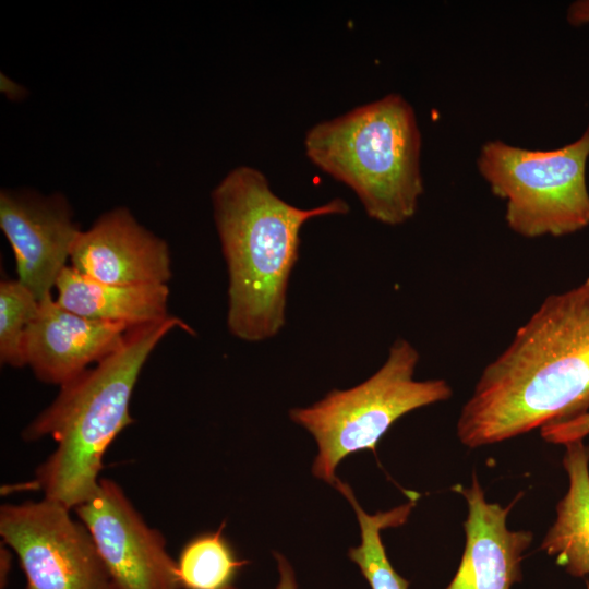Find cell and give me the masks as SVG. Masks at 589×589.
Here are the masks:
<instances>
[{"label": "cell", "mask_w": 589, "mask_h": 589, "mask_svg": "<svg viewBox=\"0 0 589 589\" xmlns=\"http://www.w3.org/2000/svg\"><path fill=\"white\" fill-rule=\"evenodd\" d=\"M0 228L14 254L16 279L39 301L51 294L82 231L67 197L3 189Z\"/></svg>", "instance_id": "9"}, {"label": "cell", "mask_w": 589, "mask_h": 589, "mask_svg": "<svg viewBox=\"0 0 589 589\" xmlns=\"http://www.w3.org/2000/svg\"><path fill=\"white\" fill-rule=\"evenodd\" d=\"M586 587H587V589H589V581L586 582Z\"/></svg>", "instance_id": "22"}, {"label": "cell", "mask_w": 589, "mask_h": 589, "mask_svg": "<svg viewBox=\"0 0 589 589\" xmlns=\"http://www.w3.org/2000/svg\"><path fill=\"white\" fill-rule=\"evenodd\" d=\"M70 265L98 281L120 286L168 284L172 276L167 242L125 207L103 214L80 232Z\"/></svg>", "instance_id": "10"}, {"label": "cell", "mask_w": 589, "mask_h": 589, "mask_svg": "<svg viewBox=\"0 0 589 589\" xmlns=\"http://www.w3.org/2000/svg\"><path fill=\"white\" fill-rule=\"evenodd\" d=\"M55 289L59 305L92 320L135 327L171 315L168 313L167 284L110 285L68 265L60 273Z\"/></svg>", "instance_id": "13"}, {"label": "cell", "mask_w": 589, "mask_h": 589, "mask_svg": "<svg viewBox=\"0 0 589 589\" xmlns=\"http://www.w3.org/2000/svg\"><path fill=\"white\" fill-rule=\"evenodd\" d=\"M131 328L74 314L49 294L27 328L26 363L40 382L61 387L118 350Z\"/></svg>", "instance_id": "11"}, {"label": "cell", "mask_w": 589, "mask_h": 589, "mask_svg": "<svg viewBox=\"0 0 589 589\" xmlns=\"http://www.w3.org/2000/svg\"><path fill=\"white\" fill-rule=\"evenodd\" d=\"M223 528L197 534L184 544L176 561L180 588L228 589L249 563L237 556Z\"/></svg>", "instance_id": "16"}, {"label": "cell", "mask_w": 589, "mask_h": 589, "mask_svg": "<svg viewBox=\"0 0 589 589\" xmlns=\"http://www.w3.org/2000/svg\"><path fill=\"white\" fill-rule=\"evenodd\" d=\"M420 354L405 338L389 347L383 365L359 385L333 389L310 407L292 408L290 419L315 440V478L334 486L336 469L350 454L375 452L378 441L405 414L449 399L453 388L443 378L418 381Z\"/></svg>", "instance_id": "5"}, {"label": "cell", "mask_w": 589, "mask_h": 589, "mask_svg": "<svg viewBox=\"0 0 589 589\" xmlns=\"http://www.w3.org/2000/svg\"><path fill=\"white\" fill-rule=\"evenodd\" d=\"M274 556L277 563L279 574V581L276 586V589H298L296 574L293 567L290 565L288 560L278 552H274ZM228 589L238 588L231 586Z\"/></svg>", "instance_id": "19"}, {"label": "cell", "mask_w": 589, "mask_h": 589, "mask_svg": "<svg viewBox=\"0 0 589 589\" xmlns=\"http://www.w3.org/2000/svg\"><path fill=\"white\" fill-rule=\"evenodd\" d=\"M178 327L195 334L173 315L132 327L118 350L62 385L25 426V441L51 437L57 443L36 470L35 484L44 497L73 510L96 490L106 450L134 422L130 401L142 369L160 340Z\"/></svg>", "instance_id": "3"}, {"label": "cell", "mask_w": 589, "mask_h": 589, "mask_svg": "<svg viewBox=\"0 0 589 589\" xmlns=\"http://www.w3.org/2000/svg\"><path fill=\"white\" fill-rule=\"evenodd\" d=\"M334 488L351 504L357 515L361 543L349 549L348 557L358 565L371 589H408L409 581L395 570L387 557L381 531L404 525L416 505V500L390 510L370 515L360 506L348 483L338 478Z\"/></svg>", "instance_id": "15"}, {"label": "cell", "mask_w": 589, "mask_h": 589, "mask_svg": "<svg viewBox=\"0 0 589 589\" xmlns=\"http://www.w3.org/2000/svg\"><path fill=\"white\" fill-rule=\"evenodd\" d=\"M73 510L95 542L109 589L180 588L164 536L147 525L113 480L100 478L92 495Z\"/></svg>", "instance_id": "8"}, {"label": "cell", "mask_w": 589, "mask_h": 589, "mask_svg": "<svg viewBox=\"0 0 589 589\" xmlns=\"http://www.w3.org/2000/svg\"><path fill=\"white\" fill-rule=\"evenodd\" d=\"M562 459L568 489L556 505V517L540 550L577 578L589 576V446L584 440L564 445Z\"/></svg>", "instance_id": "14"}, {"label": "cell", "mask_w": 589, "mask_h": 589, "mask_svg": "<svg viewBox=\"0 0 589 589\" xmlns=\"http://www.w3.org/2000/svg\"><path fill=\"white\" fill-rule=\"evenodd\" d=\"M588 158L589 128L575 142L549 151L489 141L477 165L492 193L504 201L513 232L562 237L589 226Z\"/></svg>", "instance_id": "6"}, {"label": "cell", "mask_w": 589, "mask_h": 589, "mask_svg": "<svg viewBox=\"0 0 589 589\" xmlns=\"http://www.w3.org/2000/svg\"><path fill=\"white\" fill-rule=\"evenodd\" d=\"M453 490L464 496L468 507L466 544L445 589H510L522 579L521 563L533 540L532 531L507 527L509 512L520 496L507 506L488 502L474 472L468 486L458 484Z\"/></svg>", "instance_id": "12"}, {"label": "cell", "mask_w": 589, "mask_h": 589, "mask_svg": "<svg viewBox=\"0 0 589 589\" xmlns=\"http://www.w3.org/2000/svg\"><path fill=\"white\" fill-rule=\"evenodd\" d=\"M12 553L9 551V546H1V586H5L8 573L11 566Z\"/></svg>", "instance_id": "21"}, {"label": "cell", "mask_w": 589, "mask_h": 589, "mask_svg": "<svg viewBox=\"0 0 589 589\" xmlns=\"http://www.w3.org/2000/svg\"><path fill=\"white\" fill-rule=\"evenodd\" d=\"M589 411V277L549 294L482 370L456 432L478 448Z\"/></svg>", "instance_id": "1"}, {"label": "cell", "mask_w": 589, "mask_h": 589, "mask_svg": "<svg viewBox=\"0 0 589 589\" xmlns=\"http://www.w3.org/2000/svg\"><path fill=\"white\" fill-rule=\"evenodd\" d=\"M212 204L228 269V329L249 342L273 338L286 323L302 226L314 217L347 214L349 205L337 197L314 208L296 207L250 166L230 170L213 190Z\"/></svg>", "instance_id": "2"}, {"label": "cell", "mask_w": 589, "mask_h": 589, "mask_svg": "<svg viewBox=\"0 0 589 589\" xmlns=\"http://www.w3.org/2000/svg\"><path fill=\"white\" fill-rule=\"evenodd\" d=\"M0 536L19 558L26 589H109L88 529L56 501L3 504Z\"/></svg>", "instance_id": "7"}, {"label": "cell", "mask_w": 589, "mask_h": 589, "mask_svg": "<svg viewBox=\"0 0 589 589\" xmlns=\"http://www.w3.org/2000/svg\"><path fill=\"white\" fill-rule=\"evenodd\" d=\"M541 437L551 444L565 445L589 435V411L575 418L546 424L540 429Z\"/></svg>", "instance_id": "18"}, {"label": "cell", "mask_w": 589, "mask_h": 589, "mask_svg": "<svg viewBox=\"0 0 589 589\" xmlns=\"http://www.w3.org/2000/svg\"><path fill=\"white\" fill-rule=\"evenodd\" d=\"M566 19L574 26L589 24V0L573 2L567 9Z\"/></svg>", "instance_id": "20"}, {"label": "cell", "mask_w": 589, "mask_h": 589, "mask_svg": "<svg viewBox=\"0 0 589 589\" xmlns=\"http://www.w3.org/2000/svg\"><path fill=\"white\" fill-rule=\"evenodd\" d=\"M39 310V300L17 279L0 283V362L13 368L27 365L25 338Z\"/></svg>", "instance_id": "17"}, {"label": "cell", "mask_w": 589, "mask_h": 589, "mask_svg": "<svg viewBox=\"0 0 589 589\" xmlns=\"http://www.w3.org/2000/svg\"><path fill=\"white\" fill-rule=\"evenodd\" d=\"M309 159L348 185L368 216L397 226L411 219L423 194L421 133L411 105L390 93L310 128Z\"/></svg>", "instance_id": "4"}]
</instances>
